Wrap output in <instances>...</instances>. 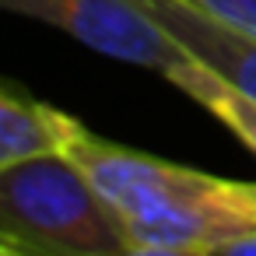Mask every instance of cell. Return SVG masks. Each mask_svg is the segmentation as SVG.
Segmentation results:
<instances>
[{"mask_svg": "<svg viewBox=\"0 0 256 256\" xmlns=\"http://www.w3.org/2000/svg\"><path fill=\"white\" fill-rule=\"evenodd\" d=\"M0 252L130 256L123 214L70 154L0 165Z\"/></svg>", "mask_w": 256, "mask_h": 256, "instance_id": "1", "label": "cell"}, {"mask_svg": "<svg viewBox=\"0 0 256 256\" xmlns=\"http://www.w3.org/2000/svg\"><path fill=\"white\" fill-rule=\"evenodd\" d=\"M64 154H70L81 165V172L123 214V221L162 207L207 204L218 196V186H221L218 176H207L144 151H130L123 144H112L92 134L88 126H81V134L70 140Z\"/></svg>", "mask_w": 256, "mask_h": 256, "instance_id": "2", "label": "cell"}, {"mask_svg": "<svg viewBox=\"0 0 256 256\" xmlns=\"http://www.w3.org/2000/svg\"><path fill=\"white\" fill-rule=\"evenodd\" d=\"M0 4L14 14L74 36L102 56L158 70L162 78L190 56L140 0H0Z\"/></svg>", "mask_w": 256, "mask_h": 256, "instance_id": "3", "label": "cell"}, {"mask_svg": "<svg viewBox=\"0 0 256 256\" xmlns=\"http://www.w3.org/2000/svg\"><path fill=\"white\" fill-rule=\"evenodd\" d=\"M151 18L204 67L256 102V32L221 25L179 0H140Z\"/></svg>", "mask_w": 256, "mask_h": 256, "instance_id": "4", "label": "cell"}, {"mask_svg": "<svg viewBox=\"0 0 256 256\" xmlns=\"http://www.w3.org/2000/svg\"><path fill=\"white\" fill-rule=\"evenodd\" d=\"M81 120L4 84L0 92V165H14L42 154H64L81 134Z\"/></svg>", "mask_w": 256, "mask_h": 256, "instance_id": "5", "label": "cell"}, {"mask_svg": "<svg viewBox=\"0 0 256 256\" xmlns=\"http://www.w3.org/2000/svg\"><path fill=\"white\" fill-rule=\"evenodd\" d=\"M179 92H186L196 106H204L210 116H218L252 154H256V102L249 95H242L235 84H228L221 74H214L210 67L196 64L193 56L179 60L168 74H165Z\"/></svg>", "mask_w": 256, "mask_h": 256, "instance_id": "6", "label": "cell"}, {"mask_svg": "<svg viewBox=\"0 0 256 256\" xmlns=\"http://www.w3.org/2000/svg\"><path fill=\"white\" fill-rule=\"evenodd\" d=\"M179 4L193 8V11H200L221 25L256 32V0H179Z\"/></svg>", "mask_w": 256, "mask_h": 256, "instance_id": "7", "label": "cell"}, {"mask_svg": "<svg viewBox=\"0 0 256 256\" xmlns=\"http://www.w3.org/2000/svg\"><path fill=\"white\" fill-rule=\"evenodd\" d=\"M221 204L228 210H235L242 221L256 224V182H232V179H221V190H218Z\"/></svg>", "mask_w": 256, "mask_h": 256, "instance_id": "8", "label": "cell"}, {"mask_svg": "<svg viewBox=\"0 0 256 256\" xmlns=\"http://www.w3.org/2000/svg\"><path fill=\"white\" fill-rule=\"evenodd\" d=\"M218 252L221 256H256V228H246V232L232 235L228 242H221Z\"/></svg>", "mask_w": 256, "mask_h": 256, "instance_id": "9", "label": "cell"}]
</instances>
